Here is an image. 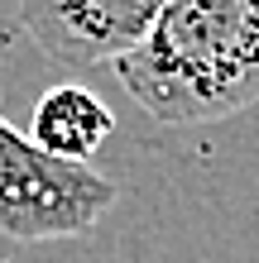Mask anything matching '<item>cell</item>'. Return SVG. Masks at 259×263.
<instances>
[{"instance_id":"3957f363","label":"cell","mask_w":259,"mask_h":263,"mask_svg":"<svg viewBox=\"0 0 259 263\" xmlns=\"http://www.w3.org/2000/svg\"><path fill=\"white\" fill-rule=\"evenodd\" d=\"M168 0H20V24L58 67L120 63L154 29Z\"/></svg>"},{"instance_id":"6da1fadb","label":"cell","mask_w":259,"mask_h":263,"mask_svg":"<svg viewBox=\"0 0 259 263\" xmlns=\"http://www.w3.org/2000/svg\"><path fill=\"white\" fill-rule=\"evenodd\" d=\"M115 77L159 125H216L250 110L259 105V0H168Z\"/></svg>"},{"instance_id":"277c9868","label":"cell","mask_w":259,"mask_h":263,"mask_svg":"<svg viewBox=\"0 0 259 263\" xmlns=\"http://www.w3.org/2000/svg\"><path fill=\"white\" fill-rule=\"evenodd\" d=\"M115 129V115L106 110V101L96 91H87L77 82H58L39 96L34 115H29V139L67 163H87Z\"/></svg>"},{"instance_id":"7a4b0ae2","label":"cell","mask_w":259,"mask_h":263,"mask_svg":"<svg viewBox=\"0 0 259 263\" xmlns=\"http://www.w3.org/2000/svg\"><path fill=\"white\" fill-rule=\"evenodd\" d=\"M120 187L91 163L43 153L0 115V235L14 244H48L91 235Z\"/></svg>"}]
</instances>
